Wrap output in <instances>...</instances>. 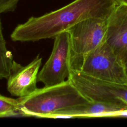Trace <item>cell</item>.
<instances>
[{"label":"cell","mask_w":127,"mask_h":127,"mask_svg":"<svg viewBox=\"0 0 127 127\" xmlns=\"http://www.w3.org/2000/svg\"><path fill=\"white\" fill-rule=\"evenodd\" d=\"M117 5L116 0H75L56 10L30 17L15 28L11 39L24 42L54 38L83 20L108 18Z\"/></svg>","instance_id":"obj_1"},{"label":"cell","mask_w":127,"mask_h":127,"mask_svg":"<svg viewBox=\"0 0 127 127\" xmlns=\"http://www.w3.org/2000/svg\"><path fill=\"white\" fill-rule=\"evenodd\" d=\"M18 99L24 116L48 118L89 102L68 79L59 84L38 88L32 94Z\"/></svg>","instance_id":"obj_2"},{"label":"cell","mask_w":127,"mask_h":127,"mask_svg":"<svg viewBox=\"0 0 127 127\" xmlns=\"http://www.w3.org/2000/svg\"><path fill=\"white\" fill-rule=\"evenodd\" d=\"M73 69L99 79L127 83L122 60L106 42L83 57Z\"/></svg>","instance_id":"obj_3"},{"label":"cell","mask_w":127,"mask_h":127,"mask_svg":"<svg viewBox=\"0 0 127 127\" xmlns=\"http://www.w3.org/2000/svg\"><path fill=\"white\" fill-rule=\"evenodd\" d=\"M89 101L107 103L127 110V83L105 81L71 69L68 78Z\"/></svg>","instance_id":"obj_4"},{"label":"cell","mask_w":127,"mask_h":127,"mask_svg":"<svg viewBox=\"0 0 127 127\" xmlns=\"http://www.w3.org/2000/svg\"><path fill=\"white\" fill-rule=\"evenodd\" d=\"M107 19H87L67 30L71 41V69L76 67L83 57L106 42Z\"/></svg>","instance_id":"obj_5"},{"label":"cell","mask_w":127,"mask_h":127,"mask_svg":"<svg viewBox=\"0 0 127 127\" xmlns=\"http://www.w3.org/2000/svg\"><path fill=\"white\" fill-rule=\"evenodd\" d=\"M54 39L51 55L38 75V81L45 86L64 82L68 79L71 70L69 33L67 31L63 32Z\"/></svg>","instance_id":"obj_6"},{"label":"cell","mask_w":127,"mask_h":127,"mask_svg":"<svg viewBox=\"0 0 127 127\" xmlns=\"http://www.w3.org/2000/svg\"><path fill=\"white\" fill-rule=\"evenodd\" d=\"M42 58L37 55L26 66L13 61L10 73L7 78V89L12 96L19 98L28 96L37 89V82Z\"/></svg>","instance_id":"obj_7"},{"label":"cell","mask_w":127,"mask_h":127,"mask_svg":"<svg viewBox=\"0 0 127 127\" xmlns=\"http://www.w3.org/2000/svg\"><path fill=\"white\" fill-rule=\"evenodd\" d=\"M106 42L122 61L127 50V5L118 4L108 17Z\"/></svg>","instance_id":"obj_8"},{"label":"cell","mask_w":127,"mask_h":127,"mask_svg":"<svg viewBox=\"0 0 127 127\" xmlns=\"http://www.w3.org/2000/svg\"><path fill=\"white\" fill-rule=\"evenodd\" d=\"M13 61L12 54L6 47L0 18V79H7L10 73Z\"/></svg>","instance_id":"obj_9"},{"label":"cell","mask_w":127,"mask_h":127,"mask_svg":"<svg viewBox=\"0 0 127 127\" xmlns=\"http://www.w3.org/2000/svg\"><path fill=\"white\" fill-rule=\"evenodd\" d=\"M18 115H24L19 105L18 99L0 94V118Z\"/></svg>","instance_id":"obj_10"},{"label":"cell","mask_w":127,"mask_h":127,"mask_svg":"<svg viewBox=\"0 0 127 127\" xmlns=\"http://www.w3.org/2000/svg\"><path fill=\"white\" fill-rule=\"evenodd\" d=\"M19 0H0V14L14 11Z\"/></svg>","instance_id":"obj_11"},{"label":"cell","mask_w":127,"mask_h":127,"mask_svg":"<svg viewBox=\"0 0 127 127\" xmlns=\"http://www.w3.org/2000/svg\"><path fill=\"white\" fill-rule=\"evenodd\" d=\"M122 62L124 64V68H125V71L126 75V77L127 79V50H126L123 57L122 59Z\"/></svg>","instance_id":"obj_12"},{"label":"cell","mask_w":127,"mask_h":127,"mask_svg":"<svg viewBox=\"0 0 127 127\" xmlns=\"http://www.w3.org/2000/svg\"><path fill=\"white\" fill-rule=\"evenodd\" d=\"M116 116H122V117H127V110H122L117 113Z\"/></svg>","instance_id":"obj_13"},{"label":"cell","mask_w":127,"mask_h":127,"mask_svg":"<svg viewBox=\"0 0 127 127\" xmlns=\"http://www.w3.org/2000/svg\"><path fill=\"white\" fill-rule=\"evenodd\" d=\"M118 4L127 5V0H116Z\"/></svg>","instance_id":"obj_14"}]
</instances>
